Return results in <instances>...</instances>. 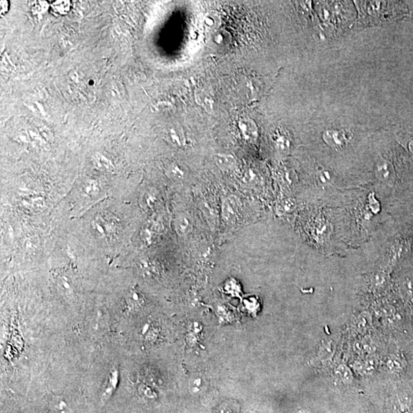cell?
<instances>
[{
	"label": "cell",
	"instance_id": "9c48e42d",
	"mask_svg": "<svg viewBox=\"0 0 413 413\" xmlns=\"http://www.w3.org/2000/svg\"><path fill=\"white\" fill-rule=\"evenodd\" d=\"M273 142L276 143V146L279 149L286 150L288 149L290 146L289 140L286 136H285L284 134L281 131H276L274 133V136L273 138Z\"/></svg>",
	"mask_w": 413,
	"mask_h": 413
},
{
	"label": "cell",
	"instance_id": "ba28073f",
	"mask_svg": "<svg viewBox=\"0 0 413 413\" xmlns=\"http://www.w3.org/2000/svg\"><path fill=\"white\" fill-rule=\"evenodd\" d=\"M214 159L217 166L223 172H230L237 165V160L230 154L218 153L215 155Z\"/></svg>",
	"mask_w": 413,
	"mask_h": 413
},
{
	"label": "cell",
	"instance_id": "9a60e30c",
	"mask_svg": "<svg viewBox=\"0 0 413 413\" xmlns=\"http://www.w3.org/2000/svg\"><path fill=\"white\" fill-rule=\"evenodd\" d=\"M1 14L6 13L9 9V2L8 1H1Z\"/></svg>",
	"mask_w": 413,
	"mask_h": 413
},
{
	"label": "cell",
	"instance_id": "277c9868",
	"mask_svg": "<svg viewBox=\"0 0 413 413\" xmlns=\"http://www.w3.org/2000/svg\"><path fill=\"white\" fill-rule=\"evenodd\" d=\"M323 139L326 143L336 149L343 148L348 141V136L345 132L338 130L326 131L323 135Z\"/></svg>",
	"mask_w": 413,
	"mask_h": 413
},
{
	"label": "cell",
	"instance_id": "4fadbf2b",
	"mask_svg": "<svg viewBox=\"0 0 413 413\" xmlns=\"http://www.w3.org/2000/svg\"><path fill=\"white\" fill-rule=\"evenodd\" d=\"M239 409L236 403H226L220 406L218 413H238Z\"/></svg>",
	"mask_w": 413,
	"mask_h": 413
},
{
	"label": "cell",
	"instance_id": "30bf717a",
	"mask_svg": "<svg viewBox=\"0 0 413 413\" xmlns=\"http://www.w3.org/2000/svg\"><path fill=\"white\" fill-rule=\"evenodd\" d=\"M127 303L132 307L139 308L143 304V298L139 291L132 290L127 298Z\"/></svg>",
	"mask_w": 413,
	"mask_h": 413
},
{
	"label": "cell",
	"instance_id": "8992f818",
	"mask_svg": "<svg viewBox=\"0 0 413 413\" xmlns=\"http://www.w3.org/2000/svg\"><path fill=\"white\" fill-rule=\"evenodd\" d=\"M194 99L198 106H201L209 114L214 113L215 99L208 91L203 89H197L194 91Z\"/></svg>",
	"mask_w": 413,
	"mask_h": 413
},
{
	"label": "cell",
	"instance_id": "7c38bea8",
	"mask_svg": "<svg viewBox=\"0 0 413 413\" xmlns=\"http://www.w3.org/2000/svg\"><path fill=\"white\" fill-rule=\"evenodd\" d=\"M171 138L175 144L183 146L185 143V137L182 129H175L171 130Z\"/></svg>",
	"mask_w": 413,
	"mask_h": 413
},
{
	"label": "cell",
	"instance_id": "3957f363",
	"mask_svg": "<svg viewBox=\"0 0 413 413\" xmlns=\"http://www.w3.org/2000/svg\"><path fill=\"white\" fill-rule=\"evenodd\" d=\"M209 385V381L205 376L201 374H194L189 379V390L192 395L199 396L206 393Z\"/></svg>",
	"mask_w": 413,
	"mask_h": 413
},
{
	"label": "cell",
	"instance_id": "5b68a950",
	"mask_svg": "<svg viewBox=\"0 0 413 413\" xmlns=\"http://www.w3.org/2000/svg\"><path fill=\"white\" fill-rule=\"evenodd\" d=\"M193 224V220L189 214L181 213L175 220V231L180 237L187 236L191 232Z\"/></svg>",
	"mask_w": 413,
	"mask_h": 413
},
{
	"label": "cell",
	"instance_id": "52a82bcc",
	"mask_svg": "<svg viewBox=\"0 0 413 413\" xmlns=\"http://www.w3.org/2000/svg\"><path fill=\"white\" fill-rule=\"evenodd\" d=\"M377 178L384 183L391 185L394 182V169L390 163L386 160H382L378 163L377 167Z\"/></svg>",
	"mask_w": 413,
	"mask_h": 413
},
{
	"label": "cell",
	"instance_id": "7a4b0ae2",
	"mask_svg": "<svg viewBox=\"0 0 413 413\" xmlns=\"http://www.w3.org/2000/svg\"><path fill=\"white\" fill-rule=\"evenodd\" d=\"M239 129L242 136L248 142H254L258 137V128L252 119L243 117L238 122Z\"/></svg>",
	"mask_w": 413,
	"mask_h": 413
},
{
	"label": "cell",
	"instance_id": "8fae6325",
	"mask_svg": "<svg viewBox=\"0 0 413 413\" xmlns=\"http://www.w3.org/2000/svg\"><path fill=\"white\" fill-rule=\"evenodd\" d=\"M168 177L174 181L183 180L185 176V172L177 165H172L168 168Z\"/></svg>",
	"mask_w": 413,
	"mask_h": 413
},
{
	"label": "cell",
	"instance_id": "6da1fadb",
	"mask_svg": "<svg viewBox=\"0 0 413 413\" xmlns=\"http://www.w3.org/2000/svg\"><path fill=\"white\" fill-rule=\"evenodd\" d=\"M240 212V204L237 197L228 196L223 201L222 207V218L226 223H230L234 222L238 217Z\"/></svg>",
	"mask_w": 413,
	"mask_h": 413
},
{
	"label": "cell",
	"instance_id": "5bb4252c",
	"mask_svg": "<svg viewBox=\"0 0 413 413\" xmlns=\"http://www.w3.org/2000/svg\"><path fill=\"white\" fill-rule=\"evenodd\" d=\"M145 203H146V207L149 208H153L157 201V198L153 193H146L144 196Z\"/></svg>",
	"mask_w": 413,
	"mask_h": 413
}]
</instances>
